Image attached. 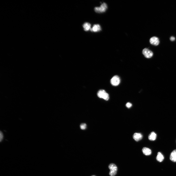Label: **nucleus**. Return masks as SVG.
Wrapping results in <instances>:
<instances>
[{"mask_svg":"<svg viewBox=\"0 0 176 176\" xmlns=\"http://www.w3.org/2000/svg\"><path fill=\"white\" fill-rule=\"evenodd\" d=\"M97 95L99 97L103 99L106 101L108 100L109 99V95L104 90H99L98 92Z\"/></svg>","mask_w":176,"mask_h":176,"instance_id":"1","label":"nucleus"},{"mask_svg":"<svg viewBox=\"0 0 176 176\" xmlns=\"http://www.w3.org/2000/svg\"><path fill=\"white\" fill-rule=\"evenodd\" d=\"M108 9V6L105 3L102 4L100 7H96L94 9L95 11L97 13H102L105 12Z\"/></svg>","mask_w":176,"mask_h":176,"instance_id":"2","label":"nucleus"},{"mask_svg":"<svg viewBox=\"0 0 176 176\" xmlns=\"http://www.w3.org/2000/svg\"><path fill=\"white\" fill-rule=\"evenodd\" d=\"M109 168L110 170L109 175L111 176H114L117 174V168L116 165L114 164L111 163L109 166Z\"/></svg>","mask_w":176,"mask_h":176,"instance_id":"3","label":"nucleus"},{"mask_svg":"<svg viewBox=\"0 0 176 176\" xmlns=\"http://www.w3.org/2000/svg\"><path fill=\"white\" fill-rule=\"evenodd\" d=\"M120 82V78L117 75L114 76L110 81L112 85L114 86H116L118 85Z\"/></svg>","mask_w":176,"mask_h":176,"instance_id":"4","label":"nucleus"},{"mask_svg":"<svg viewBox=\"0 0 176 176\" xmlns=\"http://www.w3.org/2000/svg\"><path fill=\"white\" fill-rule=\"evenodd\" d=\"M142 53L145 57L147 58H151L153 55V52L147 48H145L143 50Z\"/></svg>","mask_w":176,"mask_h":176,"instance_id":"5","label":"nucleus"},{"mask_svg":"<svg viewBox=\"0 0 176 176\" xmlns=\"http://www.w3.org/2000/svg\"><path fill=\"white\" fill-rule=\"evenodd\" d=\"M150 42L152 45L157 46L159 43V41L158 38L156 36L152 37L150 40Z\"/></svg>","mask_w":176,"mask_h":176,"instance_id":"6","label":"nucleus"},{"mask_svg":"<svg viewBox=\"0 0 176 176\" xmlns=\"http://www.w3.org/2000/svg\"><path fill=\"white\" fill-rule=\"evenodd\" d=\"M133 138L136 141H138L141 140L143 138L142 135L140 133H135L133 135Z\"/></svg>","mask_w":176,"mask_h":176,"instance_id":"7","label":"nucleus"},{"mask_svg":"<svg viewBox=\"0 0 176 176\" xmlns=\"http://www.w3.org/2000/svg\"><path fill=\"white\" fill-rule=\"evenodd\" d=\"M101 30V28L100 25L95 24L93 26L92 28H91L90 30L92 32H100Z\"/></svg>","mask_w":176,"mask_h":176,"instance_id":"8","label":"nucleus"},{"mask_svg":"<svg viewBox=\"0 0 176 176\" xmlns=\"http://www.w3.org/2000/svg\"><path fill=\"white\" fill-rule=\"evenodd\" d=\"M170 159L172 162H176V150H174L171 153Z\"/></svg>","mask_w":176,"mask_h":176,"instance_id":"9","label":"nucleus"},{"mask_svg":"<svg viewBox=\"0 0 176 176\" xmlns=\"http://www.w3.org/2000/svg\"><path fill=\"white\" fill-rule=\"evenodd\" d=\"M143 153L145 155L149 156L150 155L151 153V151L149 149L144 147L142 150Z\"/></svg>","mask_w":176,"mask_h":176,"instance_id":"10","label":"nucleus"},{"mask_svg":"<svg viewBox=\"0 0 176 176\" xmlns=\"http://www.w3.org/2000/svg\"><path fill=\"white\" fill-rule=\"evenodd\" d=\"M157 135L154 132H151L149 136V139L151 141H154L157 138Z\"/></svg>","mask_w":176,"mask_h":176,"instance_id":"11","label":"nucleus"},{"mask_svg":"<svg viewBox=\"0 0 176 176\" xmlns=\"http://www.w3.org/2000/svg\"><path fill=\"white\" fill-rule=\"evenodd\" d=\"M83 27L84 30L86 31H88L91 29L90 24L88 22H86L84 23Z\"/></svg>","mask_w":176,"mask_h":176,"instance_id":"12","label":"nucleus"},{"mask_svg":"<svg viewBox=\"0 0 176 176\" xmlns=\"http://www.w3.org/2000/svg\"><path fill=\"white\" fill-rule=\"evenodd\" d=\"M164 159V157L161 153L158 152L156 157L157 160L159 162H162Z\"/></svg>","mask_w":176,"mask_h":176,"instance_id":"13","label":"nucleus"},{"mask_svg":"<svg viewBox=\"0 0 176 176\" xmlns=\"http://www.w3.org/2000/svg\"><path fill=\"white\" fill-rule=\"evenodd\" d=\"M86 125L85 124H82L80 125L81 128L82 130L86 129Z\"/></svg>","mask_w":176,"mask_h":176,"instance_id":"14","label":"nucleus"},{"mask_svg":"<svg viewBox=\"0 0 176 176\" xmlns=\"http://www.w3.org/2000/svg\"><path fill=\"white\" fill-rule=\"evenodd\" d=\"M132 104L130 103H127L126 105V106L128 108H130L132 107Z\"/></svg>","mask_w":176,"mask_h":176,"instance_id":"15","label":"nucleus"},{"mask_svg":"<svg viewBox=\"0 0 176 176\" xmlns=\"http://www.w3.org/2000/svg\"><path fill=\"white\" fill-rule=\"evenodd\" d=\"M0 141H1L3 140V133L1 132H0Z\"/></svg>","mask_w":176,"mask_h":176,"instance_id":"16","label":"nucleus"},{"mask_svg":"<svg viewBox=\"0 0 176 176\" xmlns=\"http://www.w3.org/2000/svg\"><path fill=\"white\" fill-rule=\"evenodd\" d=\"M175 38L174 37L172 36L170 38V40L171 41H174L175 40Z\"/></svg>","mask_w":176,"mask_h":176,"instance_id":"17","label":"nucleus"},{"mask_svg":"<svg viewBox=\"0 0 176 176\" xmlns=\"http://www.w3.org/2000/svg\"><path fill=\"white\" fill-rule=\"evenodd\" d=\"M94 176V175H93V176Z\"/></svg>","mask_w":176,"mask_h":176,"instance_id":"18","label":"nucleus"}]
</instances>
